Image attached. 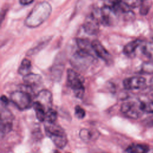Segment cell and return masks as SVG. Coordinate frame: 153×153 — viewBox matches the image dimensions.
Returning <instances> with one entry per match:
<instances>
[{"label": "cell", "instance_id": "cell-24", "mask_svg": "<svg viewBox=\"0 0 153 153\" xmlns=\"http://www.w3.org/2000/svg\"><path fill=\"white\" fill-rule=\"evenodd\" d=\"M145 124L149 126H153V115L149 117L147 119H145Z\"/></svg>", "mask_w": 153, "mask_h": 153}, {"label": "cell", "instance_id": "cell-12", "mask_svg": "<svg viewBox=\"0 0 153 153\" xmlns=\"http://www.w3.org/2000/svg\"><path fill=\"white\" fill-rule=\"evenodd\" d=\"M76 42L78 45L79 50L89 54L96 58V54L94 50L92 42H90L87 39L84 38H77Z\"/></svg>", "mask_w": 153, "mask_h": 153}, {"label": "cell", "instance_id": "cell-2", "mask_svg": "<svg viewBox=\"0 0 153 153\" xmlns=\"http://www.w3.org/2000/svg\"><path fill=\"white\" fill-rule=\"evenodd\" d=\"M45 131L54 145L59 148H63L67 144V136L64 130L59 125L55 123H48L45 121L44 124Z\"/></svg>", "mask_w": 153, "mask_h": 153}, {"label": "cell", "instance_id": "cell-23", "mask_svg": "<svg viewBox=\"0 0 153 153\" xmlns=\"http://www.w3.org/2000/svg\"><path fill=\"white\" fill-rule=\"evenodd\" d=\"M105 4V6L110 7L114 10L119 4L121 0H102Z\"/></svg>", "mask_w": 153, "mask_h": 153}, {"label": "cell", "instance_id": "cell-19", "mask_svg": "<svg viewBox=\"0 0 153 153\" xmlns=\"http://www.w3.org/2000/svg\"><path fill=\"white\" fill-rule=\"evenodd\" d=\"M50 38H47L45 39H43L41 41H39V43L36 45V46H35L34 47H33L32 48L30 49L28 51L27 54H29V56H31V55L37 53L48 44V42L50 41Z\"/></svg>", "mask_w": 153, "mask_h": 153}, {"label": "cell", "instance_id": "cell-20", "mask_svg": "<svg viewBox=\"0 0 153 153\" xmlns=\"http://www.w3.org/2000/svg\"><path fill=\"white\" fill-rule=\"evenodd\" d=\"M140 72L146 74H153V60L146 62L142 65Z\"/></svg>", "mask_w": 153, "mask_h": 153}, {"label": "cell", "instance_id": "cell-25", "mask_svg": "<svg viewBox=\"0 0 153 153\" xmlns=\"http://www.w3.org/2000/svg\"><path fill=\"white\" fill-rule=\"evenodd\" d=\"M34 0H19L20 4L23 5H27L32 4Z\"/></svg>", "mask_w": 153, "mask_h": 153}, {"label": "cell", "instance_id": "cell-17", "mask_svg": "<svg viewBox=\"0 0 153 153\" xmlns=\"http://www.w3.org/2000/svg\"><path fill=\"white\" fill-rule=\"evenodd\" d=\"M79 136L81 139L85 142H91L96 137V132L87 128H82L79 131Z\"/></svg>", "mask_w": 153, "mask_h": 153}, {"label": "cell", "instance_id": "cell-5", "mask_svg": "<svg viewBox=\"0 0 153 153\" xmlns=\"http://www.w3.org/2000/svg\"><path fill=\"white\" fill-rule=\"evenodd\" d=\"M94 59L93 56L79 50L73 54L71 62L74 68L82 70L87 69Z\"/></svg>", "mask_w": 153, "mask_h": 153}, {"label": "cell", "instance_id": "cell-13", "mask_svg": "<svg viewBox=\"0 0 153 153\" xmlns=\"http://www.w3.org/2000/svg\"><path fill=\"white\" fill-rule=\"evenodd\" d=\"M23 79L25 84L30 87L32 86L38 85L41 84L42 81V78L41 75L33 73H29L23 76Z\"/></svg>", "mask_w": 153, "mask_h": 153}, {"label": "cell", "instance_id": "cell-3", "mask_svg": "<svg viewBox=\"0 0 153 153\" xmlns=\"http://www.w3.org/2000/svg\"><path fill=\"white\" fill-rule=\"evenodd\" d=\"M10 100L20 110L27 109L33 103L30 93L24 90L13 91L10 95Z\"/></svg>", "mask_w": 153, "mask_h": 153}, {"label": "cell", "instance_id": "cell-7", "mask_svg": "<svg viewBox=\"0 0 153 153\" xmlns=\"http://www.w3.org/2000/svg\"><path fill=\"white\" fill-rule=\"evenodd\" d=\"M145 85L146 79L140 76H134L127 78L123 81V86L128 90L141 89Z\"/></svg>", "mask_w": 153, "mask_h": 153}, {"label": "cell", "instance_id": "cell-10", "mask_svg": "<svg viewBox=\"0 0 153 153\" xmlns=\"http://www.w3.org/2000/svg\"><path fill=\"white\" fill-rule=\"evenodd\" d=\"M1 136L9 133L13 127L11 114L6 109L1 110Z\"/></svg>", "mask_w": 153, "mask_h": 153}, {"label": "cell", "instance_id": "cell-15", "mask_svg": "<svg viewBox=\"0 0 153 153\" xmlns=\"http://www.w3.org/2000/svg\"><path fill=\"white\" fill-rule=\"evenodd\" d=\"M148 151L149 146L144 143H132L126 149L127 153H147Z\"/></svg>", "mask_w": 153, "mask_h": 153}, {"label": "cell", "instance_id": "cell-22", "mask_svg": "<svg viewBox=\"0 0 153 153\" xmlns=\"http://www.w3.org/2000/svg\"><path fill=\"white\" fill-rule=\"evenodd\" d=\"M75 115L78 119H82L85 116V111L80 106L77 105L75 108Z\"/></svg>", "mask_w": 153, "mask_h": 153}, {"label": "cell", "instance_id": "cell-9", "mask_svg": "<svg viewBox=\"0 0 153 153\" xmlns=\"http://www.w3.org/2000/svg\"><path fill=\"white\" fill-rule=\"evenodd\" d=\"M92 45L97 56L101 58L108 64H111L112 63V56L98 40H94L92 42Z\"/></svg>", "mask_w": 153, "mask_h": 153}, {"label": "cell", "instance_id": "cell-4", "mask_svg": "<svg viewBox=\"0 0 153 153\" xmlns=\"http://www.w3.org/2000/svg\"><path fill=\"white\" fill-rule=\"evenodd\" d=\"M67 81L68 85L74 91L75 96L78 98H82L85 88L81 77L74 70L69 69L67 71Z\"/></svg>", "mask_w": 153, "mask_h": 153}, {"label": "cell", "instance_id": "cell-1", "mask_svg": "<svg viewBox=\"0 0 153 153\" xmlns=\"http://www.w3.org/2000/svg\"><path fill=\"white\" fill-rule=\"evenodd\" d=\"M51 7L47 2L36 4L26 17L25 23L29 27H36L44 23L50 16Z\"/></svg>", "mask_w": 153, "mask_h": 153}, {"label": "cell", "instance_id": "cell-6", "mask_svg": "<svg viewBox=\"0 0 153 153\" xmlns=\"http://www.w3.org/2000/svg\"><path fill=\"white\" fill-rule=\"evenodd\" d=\"M121 112L127 117L136 120L143 113L140 109L139 101H127L121 106Z\"/></svg>", "mask_w": 153, "mask_h": 153}, {"label": "cell", "instance_id": "cell-14", "mask_svg": "<svg viewBox=\"0 0 153 153\" xmlns=\"http://www.w3.org/2000/svg\"><path fill=\"white\" fill-rule=\"evenodd\" d=\"M142 40L135 39L127 43L123 48V53L127 56H131L134 53L136 49L142 44Z\"/></svg>", "mask_w": 153, "mask_h": 153}, {"label": "cell", "instance_id": "cell-26", "mask_svg": "<svg viewBox=\"0 0 153 153\" xmlns=\"http://www.w3.org/2000/svg\"><path fill=\"white\" fill-rule=\"evenodd\" d=\"M1 102H2L4 105H7V104H8V103H9V100H8V99L7 98V97L5 96V95H2V96H1Z\"/></svg>", "mask_w": 153, "mask_h": 153}, {"label": "cell", "instance_id": "cell-16", "mask_svg": "<svg viewBox=\"0 0 153 153\" xmlns=\"http://www.w3.org/2000/svg\"><path fill=\"white\" fill-rule=\"evenodd\" d=\"M32 106L35 110L37 119L41 122L45 121L47 112L45 108L37 101L33 102Z\"/></svg>", "mask_w": 153, "mask_h": 153}, {"label": "cell", "instance_id": "cell-27", "mask_svg": "<svg viewBox=\"0 0 153 153\" xmlns=\"http://www.w3.org/2000/svg\"><path fill=\"white\" fill-rule=\"evenodd\" d=\"M54 153H59V152H57V151H56Z\"/></svg>", "mask_w": 153, "mask_h": 153}, {"label": "cell", "instance_id": "cell-18", "mask_svg": "<svg viewBox=\"0 0 153 153\" xmlns=\"http://www.w3.org/2000/svg\"><path fill=\"white\" fill-rule=\"evenodd\" d=\"M31 69V62L27 59H24L18 69V72L22 75H26L30 72Z\"/></svg>", "mask_w": 153, "mask_h": 153}, {"label": "cell", "instance_id": "cell-8", "mask_svg": "<svg viewBox=\"0 0 153 153\" xmlns=\"http://www.w3.org/2000/svg\"><path fill=\"white\" fill-rule=\"evenodd\" d=\"M84 31L90 35H95L99 30V23L98 19L93 14L86 17L83 24Z\"/></svg>", "mask_w": 153, "mask_h": 153}, {"label": "cell", "instance_id": "cell-11", "mask_svg": "<svg viewBox=\"0 0 153 153\" xmlns=\"http://www.w3.org/2000/svg\"><path fill=\"white\" fill-rule=\"evenodd\" d=\"M35 101L40 103L47 111L48 109L51 108L53 102L52 94L50 91L42 90L38 93Z\"/></svg>", "mask_w": 153, "mask_h": 153}, {"label": "cell", "instance_id": "cell-21", "mask_svg": "<svg viewBox=\"0 0 153 153\" xmlns=\"http://www.w3.org/2000/svg\"><path fill=\"white\" fill-rule=\"evenodd\" d=\"M57 117V112L51 108L48 109L46 112V117H45V121L48 123H55Z\"/></svg>", "mask_w": 153, "mask_h": 153}, {"label": "cell", "instance_id": "cell-28", "mask_svg": "<svg viewBox=\"0 0 153 153\" xmlns=\"http://www.w3.org/2000/svg\"><path fill=\"white\" fill-rule=\"evenodd\" d=\"M66 153H70V152H66Z\"/></svg>", "mask_w": 153, "mask_h": 153}]
</instances>
